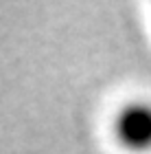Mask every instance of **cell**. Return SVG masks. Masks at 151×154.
<instances>
[{"label": "cell", "instance_id": "6da1fadb", "mask_svg": "<svg viewBox=\"0 0 151 154\" xmlns=\"http://www.w3.org/2000/svg\"><path fill=\"white\" fill-rule=\"evenodd\" d=\"M112 134L129 154L151 152V101L132 99L116 110L112 119Z\"/></svg>", "mask_w": 151, "mask_h": 154}]
</instances>
